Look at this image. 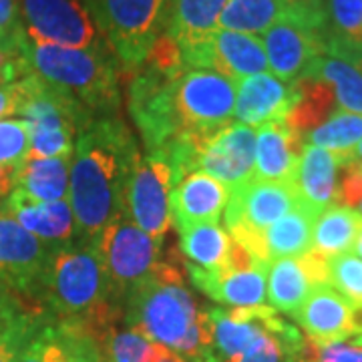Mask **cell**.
<instances>
[{
	"mask_svg": "<svg viewBox=\"0 0 362 362\" xmlns=\"http://www.w3.org/2000/svg\"><path fill=\"white\" fill-rule=\"evenodd\" d=\"M173 171L161 151H149L139 159L127 189V216L156 240H163L171 223L169 195L173 189Z\"/></svg>",
	"mask_w": 362,
	"mask_h": 362,
	"instance_id": "11",
	"label": "cell"
},
{
	"mask_svg": "<svg viewBox=\"0 0 362 362\" xmlns=\"http://www.w3.org/2000/svg\"><path fill=\"white\" fill-rule=\"evenodd\" d=\"M21 14L30 39L71 49L109 47L85 0H21Z\"/></svg>",
	"mask_w": 362,
	"mask_h": 362,
	"instance_id": "9",
	"label": "cell"
},
{
	"mask_svg": "<svg viewBox=\"0 0 362 362\" xmlns=\"http://www.w3.org/2000/svg\"><path fill=\"white\" fill-rule=\"evenodd\" d=\"M300 354L310 356L318 362H362L358 349L350 342H334V344L318 346L306 337H304V346L300 350Z\"/></svg>",
	"mask_w": 362,
	"mask_h": 362,
	"instance_id": "43",
	"label": "cell"
},
{
	"mask_svg": "<svg viewBox=\"0 0 362 362\" xmlns=\"http://www.w3.org/2000/svg\"><path fill=\"white\" fill-rule=\"evenodd\" d=\"M6 40H8V37H4V35L0 33V49H2L4 45H6Z\"/></svg>",
	"mask_w": 362,
	"mask_h": 362,
	"instance_id": "52",
	"label": "cell"
},
{
	"mask_svg": "<svg viewBox=\"0 0 362 362\" xmlns=\"http://www.w3.org/2000/svg\"><path fill=\"white\" fill-rule=\"evenodd\" d=\"M298 97L296 85L286 83L272 73H259L240 78L235 90V111L240 123L262 127L268 123L286 121Z\"/></svg>",
	"mask_w": 362,
	"mask_h": 362,
	"instance_id": "18",
	"label": "cell"
},
{
	"mask_svg": "<svg viewBox=\"0 0 362 362\" xmlns=\"http://www.w3.org/2000/svg\"><path fill=\"white\" fill-rule=\"evenodd\" d=\"M320 214L308 206L300 204L296 209L286 214L284 218L274 221L264 230V242L268 258H300L312 250V230Z\"/></svg>",
	"mask_w": 362,
	"mask_h": 362,
	"instance_id": "27",
	"label": "cell"
},
{
	"mask_svg": "<svg viewBox=\"0 0 362 362\" xmlns=\"http://www.w3.org/2000/svg\"><path fill=\"white\" fill-rule=\"evenodd\" d=\"M230 189L206 171H192L171 189L169 209L177 230L183 232L197 223L220 220L228 206Z\"/></svg>",
	"mask_w": 362,
	"mask_h": 362,
	"instance_id": "20",
	"label": "cell"
},
{
	"mask_svg": "<svg viewBox=\"0 0 362 362\" xmlns=\"http://www.w3.org/2000/svg\"><path fill=\"white\" fill-rule=\"evenodd\" d=\"M177 78V77H175ZM175 78L165 77L149 66H139L131 83L129 111L149 151H159L181 133L173 101Z\"/></svg>",
	"mask_w": 362,
	"mask_h": 362,
	"instance_id": "10",
	"label": "cell"
},
{
	"mask_svg": "<svg viewBox=\"0 0 362 362\" xmlns=\"http://www.w3.org/2000/svg\"><path fill=\"white\" fill-rule=\"evenodd\" d=\"M350 161H356L358 165H362V141L358 143V147L354 149V153L350 157Z\"/></svg>",
	"mask_w": 362,
	"mask_h": 362,
	"instance_id": "48",
	"label": "cell"
},
{
	"mask_svg": "<svg viewBox=\"0 0 362 362\" xmlns=\"http://www.w3.org/2000/svg\"><path fill=\"white\" fill-rule=\"evenodd\" d=\"M18 89V113L28 125L30 145L25 159L71 157L75 135L97 117L77 99L51 87L33 73L14 81Z\"/></svg>",
	"mask_w": 362,
	"mask_h": 362,
	"instance_id": "5",
	"label": "cell"
},
{
	"mask_svg": "<svg viewBox=\"0 0 362 362\" xmlns=\"http://www.w3.org/2000/svg\"><path fill=\"white\" fill-rule=\"evenodd\" d=\"M354 250H356V254L362 258V228L361 232H358V238H356V244H354Z\"/></svg>",
	"mask_w": 362,
	"mask_h": 362,
	"instance_id": "50",
	"label": "cell"
},
{
	"mask_svg": "<svg viewBox=\"0 0 362 362\" xmlns=\"http://www.w3.org/2000/svg\"><path fill=\"white\" fill-rule=\"evenodd\" d=\"M69 175V204L77 232L90 242L105 226L127 214V189L139 163L131 131L115 117H97L78 133Z\"/></svg>",
	"mask_w": 362,
	"mask_h": 362,
	"instance_id": "1",
	"label": "cell"
},
{
	"mask_svg": "<svg viewBox=\"0 0 362 362\" xmlns=\"http://www.w3.org/2000/svg\"><path fill=\"white\" fill-rule=\"evenodd\" d=\"M337 204L350 207L362 216V165L356 161L342 165V175L337 187Z\"/></svg>",
	"mask_w": 362,
	"mask_h": 362,
	"instance_id": "42",
	"label": "cell"
},
{
	"mask_svg": "<svg viewBox=\"0 0 362 362\" xmlns=\"http://www.w3.org/2000/svg\"><path fill=\"white\" fill-rule=\"evenodd\" d=\"M141 66H149L157 73L165 75V77H180L185 73V65H183V54H181V47L177 40L169 35L168 30H163L151 45V49L147 52L145 61Z\"/></svg>",
	"mask_w": 362,
	"mask_h": 362,
	"instance_id": "39",
	"label": "cell"
},
{
	"mask_svg": "<svg viewBox=\"0 0 362 362\" xmlns=\"http://www.w3.org/2000/svg\"><path fill=\"white\" fill-rule=\"evenodd\" d=\"M284 4L288 18H294L300 25L308 26L312 30L324 35V39H326V33H328L326 0H284Z\"/></svg>",
	"mask_w": 362,
	"mask_h": 362,
	"instance_id": "41",
	"label": "cell"
},
{
	"mask_svg": "<svg viewBox=\"0 0 362 362\" xmlns=\"http://www.w3.org/2000/svg\"><path fill=\"white\" fill-rule=\"evenodd\" d=\"M328 284L337 292L362 306V258L356 252H342L328 258Z\"/></svg>",
	"mask_w": 362,
	"mask_h": 362,
	"instance_id": "37",
	"label": "cell"
},
{
	"mask_svg": "<svg viewBox=\"0 0 362 362\" xmlns=\"http://www.w3.org/2000/svg\"><path fill=\"white\" fill-rule=\"evenodd\" d=\"M304 75L330 83L338 109L362 115V71L352 63L332 54H320L312 61Z\"/></svg>",
	"mask_w": 362,
	"mask_h": 362,
	"instance_id": "30",
	"label": "cell"
},
{
	"mask_svg": "<svg viewBox=\"0 0 362 362\" xmlns=\"http://www.w3.org/2000/svg\"><path fill=\"white\" fill-rule=\"evenodd\" d=\"M37 294L61 320L85 326L107 349L121 308L111 296L103 262L93 242L89 247L51 250Z\"/></svg>",
	"mask_w": 362,
	"mask_h": 362,
	"instance_id": "3",
	"label": "cell"
},
{
	"mask_svg": "<svg viewBox=\"0 0 362 362\" xmlns=\"http://www.w3.org/2000/svg\"><path fill=\"white\" fill-rule=\"evenodd\" d=\"M332 57H334V54H332ZM337 57L344 59V61H349V63H352V65L356 66L358 71H362V49H358V51L340 52V54H337Z\"/></svg>",
	"mask_w": 362,
	"mask_h": 362,
	"instance_id": "47",
	"label": "cell"
},
{
	"mask_svg": "<svg viewBox=\"0 0 362 362\" xmlns=\"http://www.w3.org/2000/svg\"><path fill=\"white\" fill-rule=\"evenodd\" d=\"M286 362H318L310 358V356H304V354H296V356H292V358H288Z\"/></svg>",
	"mask_w": 362,
	"mask_h": 362,
	"instance_id": "49",
	"label": "cell"
},
{
	"mask_svg": "<svg viewBox=\"0 0 362 362\" xmlns=\"http://www.w3.org/2000/svg\"><path fill=\"white\" fill-rule=\"evenodd\" d=\"M284 16V0H228L218 18V26L233 33L259 35Z\"/></svg>",
	"mask_w": 362,
	"mask_h": 362,
	"instance_id": "32",
	"label": "cell"
},
{
	"mask_svg": "<svg viewBox=\"0 0 362 362\" xmlns=\"http://www.w3.org/2000/svg\"><path fill=\"white\" fill-rule=\"evenodd\" d=\"M356 308L358 306L349 302L330 284H318L312 288L294 320L300 324L306 338L318 346L349 342L358 334Z\"/></svg>",
	"mask_w": 362,
	"mask_h": 362,
	"instance_id": "16",
	"label": "cell"
},
{
	"mask_svg": "<svg viewBox=\"0 0 362 362\" xmlns=\"http://www.w3.org/2000/svg\"><path fill=\"white\" fill-rule=\"evenodd\" d=\"M302 204L296 183L252 180L230 192L226 206L228 232H258L270 228Z\"/></svg>",
	"mask_w": 362,
	"mask_h": 362,
	"instance_id": "14",
	"label": "cell"
},
{
	"mask_svg": "<svg viewBox=\"0 0 362 362\" xmlns=\"http://www.w3.org/2000/svg\"><path fill=\"white\" fill-rule=\"evenodd\" d=\"M4 214L18 221L42 244H66L77 233V221L69 199L35 202L13 189L4 202Z\"/></svg>",
	"mask_w": 362,
	"mask_h": 362,
	"instance_id": "21",
	"label": "cell"
},
{
	"mask_svg": "<svg viewBox=\"0 0 362 362\" xmlns=\"http://www.w3.org/2000/svg\"><path fill=\"white\" fill-rule=\"evenodd\" d=\"M185 69H207L223 77L240 78L268 73V57L264 42L254 35L218 28L206 42L181 51Z\"/></svg>",
	"mask_w": 362,
	"mask_h": 362,
	"instance_id": "12",
	"label": "cell"
},
{
	"mask_svg": "<svg viewBox=\"0 0 362 362\" xmlns=\"http://www.w3.org/2000/svg\"><path fill=\"white\" fill-rule=\"evenodd\" d=\"M342 163L338 157L322 147L304 143L298 163L296 187L304 206L322 214L326 207L337 204L338 169Z\"/></svg>",
	"mask_w": 362,
	"mask_h": 362,
	"instance_id": "23",
	"label": "cell"
},
{
	"mask_svg": "<svg viewBox=\"0 0 362 362\" xmlns=\"http://www.w3.org/2000/svg\"><path fill=\"white\" fill-rule=\"evenodd\" d=\"M254 165L256 129L240 121H230L202 143L195 171H206L233 192L254 180Z\"/></svg>",
	"mask_w": 362,
	"mask_h": 362,
	"instance_id": "13",
	"label": "cell"
},
{
	"mask_svg": "<svg viewBox=\"0 0 362 362\" xmlns=\"http://www.w3.org/2000/svg\"><path fill=\"white\" fill-rule=\"evenodd\" d=\"M125 324L149 342H159L189 362H207L209 316L185 288L183 266L157 262L125 298Z\"/></svg>",
	"mask_w": 362,
	"mask_h": 362,
	"instance_id": "2",
	"label": "cell"
},
{
	"mask_svg": "<svg viewBox=\"0 0 362 362\" xmlns=\"http://www.w3.org/2000/svg\"><path fill=\"white\" fill-rule=\"evenodd\" d=\"M40 320V312L30 310L0 332V362H16Z\"/></svg>",
	"mask_w": 362,
	"mask_h": 362,
	"instance_id": "40",
	"label": "cell"
},
{
	"mask_svg": "<svg viewBox=\"0 0 362 362\" xmlns=\"http://www.w3.org/2000/svg\"><path fill=\"white\" fill-rule=\"evenodd\" d=\"M18 103H21V97H18L16 83L0 87V121L8 119L11 115H16L18 113Z\"/></svg>",
	"mask_w": 362,
	"mask_h": 362,
	"instance_id": "46",
	"label": "cell"
},
{
	"mask_svg": "<svg viewBox=\"0 0 362 362\" xmlns=\"http://www.w3.org/2000/svg\"><path fill=\"white\" fill-rule=\"evenodd\" d=\"M194 284L214 302L230 308H258L266 306L268 290V264L256 262L246 270H206L185 264Z\"/></svg>",
	"mask_w": 362,
	"mask_h": 362,
	"instance_id": "19",
	"label": "cell"
},
{
	"mask_svg": "<svg viewBox=\"0 0 362 362\" xmlns=\"http://www.w3.org/2000/svg\"><path fill=\"white\" fill-rule=\"evenodd\" d=\"M21 28V0H0V33L4 37H11Z\"/></svg>",
	"mask_w": 362,
	"mask_h": 362,
	"instance_id": "45",
	"label": "cell"
},
{
	"mask_svg": "<svg viewBox=\"0 0 362 362\" xmlns=\"http://www.w3.org/2000/svg\"><path fill=\"white\" fill-rule=\"evenodd\" d=\"M47 246L8 214L0 211V282L21 294H37L49 259Z\"/></svg>",
	"mask_w": 362,
	"mask_h": 362,
	"instance_id": "15",
	"label": "cell"
},
{
	"mask_svg": "<svg viewBox=\"0 0 362 362\" xmlns=\"http://www.w3.org/2000/svg\"><path fill=\"white\" fill-rule=\"evenodd\" d=\"M180 233L181 254L189 259V264L206 270H220L226 266L232 238L221 230L218 221L197 223Z\"/></svg>",
	"mask_w": 362,
	"mask_h": 362,
	"instance_id": "31",
	"label": "cell"
},
{
	"mask_svg": "<svg viewBox=\"0 0 362 362\" xmlns=\"http://www.w3.org/2000/svg\"><path fill=\"white\" fill-rule=\"evenodd\" d=\"M298 90L296 103L286 117V125L298 135H308L312 129L322 125L338 109L334 89L330 83L318 77H300L294 81Z\"/></svg>",
	"mask_w": 362,
	"mask_h": 362,
	"instance_id": "28",
	"label": "cell"
},
{
	"mask_svg": "<svg viewBox=\"0 0 362 362\" xmlns=\"http://www.w3.org/2000/svg\"><path fill=\"white\" fill-rule=\"evenodd\" d=\"M302 149L304 137L290 129L284 121L262 125L256 131L254 180L296 183Z\"/></svg>",
	"mask_w": 362,
	"mask_h": 362,
	"instance_id": "22",
	"label": "cell"
},
{
	"mask_svg": "<svg viewBox=\"0 0 362 362\" xmlns=\"http://www.w3.org/2000/svg\"><path fill=\"white\" fill-rule=\"evenodd\" d=\"M77 340V324L69 320H40L16 362H66Z\"/></svg>",
	"mask_w": 362,
	"mask_h": 362,
	"instance_id": "34",
	"label": "cell"
},
{
	"mask_svg": "<svg viewBox=\"0 0 362 362\" xmlns=\"http://www.w3.org/2000/svg\"><path fill=\"white\" fill-rule=\"evenodd\" d=\"M16 45L28 73L77 99L93 115H111L119 107V63L109 47L71 49L42 42L30 39L25 26L16 35Z\"/></svg>",
	"mask_w": 362,
	"mask_h": 362,
	"instance_id": "4",
	"label": "cell"
},
{
	"mask_svg": "<svg viewBox=\"0 0 362 362\" xmlns=\"http://www.w3.org/2000/svg\"><path fill=\"white\" fill-rule=\"evenodd\" d=\"M304 346V337L292 328L284 334H270L262 342H258L252 350H247L242 356H233L226 362H286L288 358L300 354Z\"/></svg>",
	"mask_w": 362,
	"mask_h": 362,
	"instance_id": "38",
	"label": "cell"
},
{
	"mask_svg": "<svg viewBox=\"0 0 362 362\" xmlns=\"http://www.w3.org/2000/svg\"><path fill=\"white\" fill-rule=\"evenodd\" d=\"M361 141L362 115L349 113L342 109H337L334 115L328 117L322 125H318L306 135V143H312L316 147H322L326 151L334 153L342 165L349 163Z\"/></svg>",
	"mask_w": 362,
	"mask_h": 362,
	"instance_id": "35",
	"label": "cell"
},
{
	"mask_svg": "<svg viewBox=\"0 0 362 362\" xmlns=\"http://www.w3.org/2000/svg\"><path fill=\"white\" fill-rule=\"evenodd\" d=\"M326 21L324 54L362 49V0H326Z\"/></svg>",
	"mask_w": 362,
	"mask_h": 362,
	"instance_id": "33",
	"label": "cell"
},
{
	"mask_svg": "<svg viewBox=\"0 0 362 362\" xmlns=\"http://www.w3.org/2000/svg\"><path fill=\"white\" fill-rule=\"evenodd\" d=\"M362 228V216L350 207L332 204L314 221L312 252L324 258H332L342 252H350Z\"/></svg>",
	"mask_w": 362,
	"mask_h": 362,
	"instance_id": "29",
	"label": "cell"
},
{
	"mask_svg": "<svg viewBox=\"0 0 362 362\" xmlns=\"http://www.w3.org/2000/svg\"><path fill=\"white\" fill-rule=\"evenodd\" d=\"M173 101L181 133H216L232 121L235 111V81L216 71L192 69L175 78Z\"/></svg>",
	"mask_w": 362,
	"mask_h": 362,
	"instance_id": "8",
	"label": "cell"
},
{
	"mask_svg": "<svg viewBox=\"0 0 362 362\" xmlns=\"http://www.w3.org/2000/svg\"><path fill=\"white\" fill-rule=\"evenodd\" d=\"M316 282L312 280L302 256L272 259L268 264V302L276 312L296 316Z\"/></svg>",
	"mask_w": 362,
	"mask_h": 362,
	"instance_id": "25",
	"label": "cell"
},
{
	"mask_svg": "<svg viewBox=\"0 0 362 362\" xmlns=\"http://www.w3.org/2000/svg\"><path fill=\"white\" fill-rule=\"evenodd\" d=\"M69 159L71 157L25 159L16 171L14 189L35 202L69 199Z\"/></svg>",
	"mask_w": 362,
	"mask_h": 362,
	"instance_id": "26",
	"label": "cell"
},
{
	"mask_svg": "<svg viewBox=\"0 0 362 362\" xmlns=\"http://www.w3.org/2000/svg\"><path fill=\"white\" fill-rule=\"evenodd\" d=\"M349 342H352V344H361V342H362V334H361V337H354V338H350Z\"/></svg>",
	"mask_w": 362,
	"mask_h": 362,
	"instance_id": "51",
	"label": "cell"
},
{
	"mask_svg": "<svg viewBox=\"0 0 362 362\" xmlns=\"http://www.w3.org/2000/svg\"><path fill=\"white\" fill-rule=\"evenodd\" d=\"M161 242L139 230L127 214L119 216L105 226L93 240L99 258L103 262L111 296L117 304L129 296L137 284H141L159 262Z\"/></svg>",
	"mask_w": 362,
	"mask_h": 362,
	"instance_id": "7",
	"label": "cell"
},
{
	"mask_svg": "<svg viewBox=\"0 0 362 362\" xmlns=\"http://www.w3.org/2000/svg\"><path fill=\"white\" fill-rule=\"evenodd\" d=\"M228 0H169L165 30L181 51L206 42L218 30V18Z\"/></svg>",
	"mask_w": 362,
	"mask_h": 362,
	"instance_id": "24",
	"label": "cell"
},
{
	"mask_svg": "<svg viewBox=\"0 0 362 362\" xmlns=\"http://www.w3.org/2000/svg\"><path fill=\"white\" fill-rule=\"evenodd\" d=\"M350 344H352V342H350ZM354 346L358 349V352H361V358H362V342H361V344H354Z\"/></svg>",
	"mask_w": 362,
	"mask_h": 362,
	"instance_id": "53",
	"label": "cell"
},
{
	"mask_svg": "<svg viewBox=\"0 0 362 362\" xmlns=\"http://www.w3.org/2000/svg\"><path fill=\"white\" fill-rule=\"evenodd\" d=\"M324 35L284 16L262 39L272 75L286 83L300 78L312 61L324 54Z\"/></svg>",
	"mask_w": 362,
	"mask_h": 362,
	"instance_id": "17",
	"label": "cell"
},
{
	"mask_svg": "<svg viewBox=\"0 0 362 362\" xmlns=\"http://www.w3.org/2000/svg\"><path fill=\"white\" fill-rule=\"evenodd\" d=\"M26 312L30 310L21 302V298L14 294L13 288L0 282V332L8 328L14 320H18L21 316H25Z\"/></svg>",
	"mask_w": 362,
	"mask_h": 362,
	"instance_id": "44",
	"label": "cell"
},
{
	"mask_svg": "<svg viewBox=\"0 0 362 362\" xmlns=\"http://www.w3.org/2000/svg\"><path fill=\"white\" fill-rule=\"evenodd\" d=\"M123 73L143 65L153 40L165 30L169 0H85Z\"/></svg>",
	"mask_w": 362,
	"mask_h": 362,
	"instance_id": "6",
	"label": "cell"
},
{
	"mask_svg": "<svg viewBox=\"0 0 362 362\" xmlns=\"http://www.w3.org/2000/svg\"><path fill=\"white\" fill-rule=\"evenodd\" d=\"M28 145L30 133L25 119L0 121V195L14 189V177L28 153Z\"/></svg>",
	"mask_w": 362,
	"mask_h": 362,
	"instance_id": "36",
	"label": "cell"
}]
</instances>
